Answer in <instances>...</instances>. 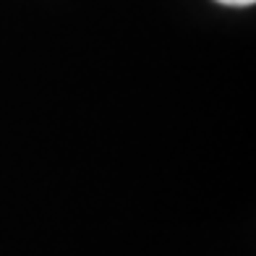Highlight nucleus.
Here are the masks:
<instances>
[{
  "label": "nucleus",
  "instance_id": "1",
  "mask_svg": "<svg viewBox=\"0 0 256 256\" xmlns=\"http://www.w3.org/2000/svg\"><path fill=\"white\" fill-rule=\"evenodd\" d=\"M222 6H236V8H246V6H254L256 0H217Z\"/></svg>",
  "mask_w": 256,
  "mask_h": 256
}]
</instances>
